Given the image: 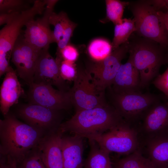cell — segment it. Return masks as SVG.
<instances>
[{
	"label": "cell",
	"instance_id": "6da1fadb",
	"mask_svg": "<svg viewBox=\"0 0 168 168\" xmlns=\"http://www.w3.org/2000/svg\"><path fill=\"white\" fill-rule=\"evenodd\" d=\"M46 135L9 112L0 120V155L10 156L18 165Z\"/></svg>",
	"mask_w": 168,
	"mask_h": 168
},
{
	"label": "cell",
	"instance_id": "7a4b0ae2",
	"mask_svg": "<svg viewBox=\"0 0 168 168\" xmlns=\"http://www.w3.org/2000/svg\"><path fill=\"white\" fill-rule=\"evenodd\" d=\"M128 42L129 58L139 72L141 88L146 87L159 75L161 67L168 63V48L134 32Z\"/></svg>",
	"mask_w": 168,
	"mask_h": 168
},
{
	"label": "cell",
	"instance_id": "3957f363",
	"mask_svg": "<svg viewBox=\"0 0 168 168\" xmlns=\"http://www.w3.org/2000/svg\"><path fill=\"white\" fill-rule=\"evenodd\" d=\"M124 119L110 103L75 112L68 120L63 122L60 130L83 138L100 134L110 130Z\"/></svg>",
	"mask_w": 168,
	"mask_h": 168
},
{
	"label": "cell",
	"instance_id": "277c9868",
	"mask_svg": "<svg viewBox=\"0 0 168 168\" xmlns=\"http://www.w3.org/2000/svg\"><path fill=\"white\" fill-rule=\"evenodd\" d=\"M47 0L35 1L29 9L18 14L0 31V76L9 68L13 47L21 34V29L37 15L44 13Z\"/></svg>",
	"mask_w": 168,
	"mask_h": 168
},
{
	"label": "cell",
	"instance_id": "5b68a950",
	"mask_svg": "<svg viewBox=\"0 0 168 168\" xmlns=\"http://www.w3.org/2000/svg\"><path fill=\"white\" fill-rule=\"evenodd\" d=\"M128 6L134 17L136 27L134 33L168 48V31L154 7L145 0L129 2Z\"/></svg>",
	"mask_w": 168,
	"mask_h": 168
},
{
	"label": "cell",
	"instance_id": "8992f818",
	"mask_svg": "<svg viewBox=\"0 0 168 168\" xmlns=\"http://www.w3.org/2000/svg\"><path fill=\"white\" fill-rule=\"evenodd\" d=\"M94 140L109 153L128 155L137 150L139 146L138 132L124 120L107 131L87 138Z\"/></svg>",
	"mask_w": 168,
	"mask_h": 168
},
{
	"label": "cell",
	"instance_id": "52a82bcc",
	"mask_svg": "<svg viewBox=\"0 0 168 168\" xmlns=\"http://www.w3.org/2000/svg\"><path fill=\"white\" fill-rule=\"evenodd\" d=\"M107 89L110 103L125 121L131 125L132 123L141 120L151 107L161 100L159 96L150 93L138 92L119 94Z\"/></svg>",
	"mask_w": 168,
	"mask_h": 168
},
{
	"label": "cell",
	"instance_id": "ba28073f",
	"mask_svg": "<svg viewBox=\"0 0 168 168\" xmlns=\"http://www.w3.org/2000/svg\"><path fill=\"white\" fill-rule=\"evenodd\" d=\"M128 41L114 50L103 59L90 64L86 70L97 91L105 92L112 86L122 64L121 62L128 53Z\"/></svg>",
	"mask_w": 168,
	"mask_h": 168
},
{
	"label": "cell",
	"instance_id": "9c48e42d",
	"mask_svg": "<svg viewBox=\"0 0 168 168\" xmlns=\"http://www.w3.org/2000/svg\"><path fill=\"white\" fill-rule=\"evenodd\" d=\"M63 111L28 103L18 106L14 114L25 123L47 135L59 129L63 119Z\"/></svg>",
	"mask_w": 168,
	"mask_h": 168
},
{
	"label": "cell",
	"instance_id": "30bf717a",
	"mask_svg": "<svg viewBox=\"0 0 168 168\" xmlns=\"http://www.w3.org/2000/svg\"><path fill=\"white\" fill-rule=\"evenodd\" d=\"M73 85L69 93L75 112L107 104L105 92L97 91L86 69L77 68Z\"/></svg>",
	"mask_w": 168,
	"mask_h": 168
},
{
	"label": "cell",
	"instance_id": "8fae6325",
	"mask_svg": "<svg viewBox=\"0 0 168 168\" xmlns=\"http://www.w3.org/2000/svg\"><path fill=\"white\" fill-rule=\"evenodd\" d=\"M42 50L28 43L21 34L13 47L12 62L18 76L28 86L33 82L35 69Z\"/></svg>",
	"mask_w": 168,
	"mask_h": 168
},
{
	"label": "cell",
	"instance_id": "7c38bea8",
	"mask_svg": "<svg viewBox=\"0 0 168 168\" xmlns=\"http://www.w3.org/2000/svg\"><path fill=\"white\" fill-rule=\"evenodd\" d=\"M58 1L47 0L43 16L36 20H31L25 26L23 35L25 40L39 49H49L50 44L54 43L53 31L50 29L49 20Z\"/></svg>",
	"mask_w": 168,
	"mask_h": 168
},
{
	"label": "cell",
	"instance_id": "4fadbf2b",
	"mask_svg": "<svg viewBox=\"0 0 168 168\" xmlns=\"http://www.w3.org/2000/svg\"><path fill=\"white\" fill-rule=\"evenodd\" d=\"M29 86L27 95L28 103L61 110H68L72 106L69 91H62L54 89L51 85L33 82Z\"/></svg>",
	"mask_w": 168,
	"mask_h": 168
},
{
	"label": "cell",
	"instance_id": "5bb4252c",
	"mask_svg": "<svg viewBox=\"0 0 168 168\" xmlns=\"http://www.w3.org/2000/svg\"><path fill=\"white\" fill-rule=\"evenodd\" d=\"M49 49L42 50L35 69L33 82L54 86L60 91H68L70 89L61 77L58 64Z\"/></svg>",
	"mask_w": 168,
	"mask_h": 168
},
{
	"label": "cell",
	"instance_id": "9a60e30c",
	"mask_svg": "<svg viewBox=\"0 0 168 168\" xmlns=\"http://www.w3.org/2000/svg\"><path fill=\"white\" fill-rule=\"evenodd\" d=\"M140 130L146 136V141L165 133L168 128V101L161 100L144 114Z\"/></svg>",
	"mask_w": 168,
	"mask_h": 168
},
{
	"label": "cell",
	"instance_id": "2e32d148",
	"mask_svg": "<svg viewBox=\"0 0 168 168\" xmlns=\"http://www.w3.org/2000/svg\"><path fill=\"white\" fill-rule=\"evenodd\" d=\"M108 88L119 94L140 92L139 72L129 58L121 65L112 86Z\"/></svg>",
	"mask_w": 168,
	"mask_h": 168
},
{
	"label": "cell",
	"instance_id": "e0dca14e",
	"mask_svg": "<svg viewBox=\"0 0 168 168\" xmlns=\"http://www.w3.org/2000/svg\"><path fill=\"white\" fill-rule=\"evenodd\" d=\"M16 71L10 66L5 74L0 89V109L4 116L11 107L17 103L24 91Z\"/></svg>",
	"mask_w": 168,
	"mask_h": 168
},
{
	"label": "cell",
	"instance_id": "ac0fdd59",
	"mask_svg": "<svg viewBox=\"0 0 168 168\" xmlns=\"http://www.w3.org/2000/svg\"><path fill=\"white\" fill-rule=\"evenodd\" d=\"M63 134L59 129L46 135L38 145L46 168H63L61 146Z\"/></svg>",
	"mask_w": 168,
	"mask_h": 168
},
{
	"label": "cell",
	"instance_id": "d6986e66",
	"mask_svg": "<svg viewBox=\"0 0 168 168\" xmlns=\"http://www.w3.org/2000/svg\"><path fill=\"white\" fill-rule=\"evenodd\" d=\"M83 138L77 135L62 136L61 146L63 168H83Z\"/></svg>",
	"mask_w": 168,
	"mask_h": 168
},
{
	"label": "cell",
	"instance_id": "ffe728a7",
	"mask_svg": "<svg viewBox=\"0 0 168 168\" xmlns=\"http://www.w3.org/2000/svg\"><path fill=\"white\" fill-rule=\"evenodd\" d=\"M148 158L155 168H168V134L164 133L146 141Z\"/></svg>",
	"mask_w": 168,
	"mask_h": 168
},
{
	"label": "cell",
	"instance_id": "44dd1931",
	"mask_svg": "<svg viewBox=\"0 0 168 168\" xmlns=\"http://www.w3.org/2000/svg\"><path fill=\"white\" fill-rule=\"evenodd\" d=\"M88 139L90 150L83 168H113L110 153L101 148L94 140Z\"/></svg>",
	"mask_w": 168,
	"mask_h": 168
},
{
	"label": "cell",
	"instance_id": "7402d4cb",
	"mask_svg": "<svg viewBox=\"0 0 168 168\" xmlns=\"http://www.w3.org/2000/svg\"><path fill=\"white\" fill-rule=\"evenodd\" d=\"M135 31L133 19H123L121 23L115 25L114 36L111 43L112 51L127 42L132 34Z\"/></svg>",
	"mask_w": 168,
	"mask_h": 168
},
{
	"label": "cell",
	"instance_id": "603a6c76",
	"mask_svg": "<svg viewBox=\"0 0 168 168\" xmlns=\"http://www.w3.org/2000/svg\"><path fill=\"white\" fill-rule=\"evenodd\" d=\"M112 165L113 168H155L150 160L144 157L138 149L118 160Z\"/></svg>",
	"mask_w": 168,
	"mask_h": 168
},
{
	"label": "cell",
	"instance_id": "cb8c5ba5",
	"mask_svg": "<svg viewBox=\"0 0 168 168\" xmlns=\"http://www.w3.org/2000/svg\"><path fill=\"white\" fill-rule=\"evenodd\" d=\"M106 16L100 21L106 23L110 21L114 25L121 23L122 21L124 9L128 6L129 2L119 0H105Z\"/></svg>",
	"mask_w": 168,
	"mask_h": 168
},
{
	"label": "cell",
	"instance_id": "d4e9b609",
	"mask_svg": "<svg viewBox=\"0 0 168 168\" xmlns=\"http://www.w3.org/2000/svg\"><path fill=\"white\" fill-rule=\"evenodd\" d=\"M112 51L111 44L103 39H94L90 43L88 48V54L94 61L103 59Z\"/></svg>",
	"mask_w": 168,
	"mask_h": 168
},
{
	"label": "cell",
	"instance_id": "484cf974",
	"mask_svg": "<svg viewBox=\"0 0 168 168\" xmlns=\"http://www.w3.org/2000/svg\"><path fill=\"white\" fill-rule=\"evenodd\" d=\"M35 1L0 0V13H20L31 7Z\"/></svg>",
	"mask_w": 168,
	"mask_h": 168
},
{
	"label": "cell",
	"instance_id": "4316f807",
	"mask_svg": "<svg viewBox=\"0 0 168 168\" xmlns=\"http://www.w3.org/2000/svg\"><path fill=\"white\" fill-rule=\"evenodd\" d=\"M69 19L67 13L61 12L58 13L54 12L49 18V23L54 26L53 31L54 43H57L62 37L64 30Z\"/></svg>",
	"mask_w": 168,
	"mask_h": 168
},
{
	"label": "cell",
	"instance_id": "83f0119b",
	"mask_svg": "<svg viewBox=\"0 0 168 168\" xmlns=\"http://www.w3.org/2000/svg\"><path fill=\"white\" fill-rule=\"evenodd\" d=\"M18 166L19 168H46L38 146L30 151Z\"/></svg>",
	"mask_w": 168,
	"mask_h": 168
},
{
	"label": "cell",
	"instance_id": "f1b7e54d",
	"mask_svg": "<svg viewBox=\"0 0 168 168\" xmlns=\"http://www.w3.org/2000/svg\"><path fill=\"white\" fill-rule=\"evenodd\" d=\"M59 66L60 75L65 81H73L77 73V68L74 63L56 57L55 58Z\"/></svg>",
	"mask_w": 168,
	"mask_h": 168
},
{
	"label": "cell",
	"instance_id": "f546056e",
	"mask_svg": "<svg viewBox=\"0 0 168 168\" xmlns=\"http://www.w3.org/2000/svg\"><path fill=\"white\" fill-rule=\"evenodd\" d=\"M77 25V24L72 21L70 19L68 20L62 37L57 43L58 47L56 53L60 52L69 43L70 39Z\"/></svg>",
	"mask_w": 168,
	"mask_h": 168
},
{
	"label": "cell",
	"instance_id": "4dcf8cb0",
	"mask_svg": "<svg viewBox=\"0 0 168 168\" xmlns=\"http://www.w3.org/2000/svg\"><path fill=\"white\" fill-rule=\"evenodd\" d=\"M56 57L63 60L74 63L77 59L79 53L76 48L69 43L60 52L56 53Z\"/></svg>",
	"mask_w": 168,
	"mask_h": 168
},
{
	"label": "cell",
	"instance_id": "1f68e13d",
	"mask_svg": "<svg viewBox=\"0 0 168 168\" xmlns=\"http://www.w3.org/2000/svg\"><path fill=\"white\" fill-rule=\"evenodd\" d=\"M152 83L163 93L168 98V68L161 74H159L152 81Z\"/></svg>",
	"mask_w": 168,
	"mask_h": 168
},
{
	"label": "cell",
	"instance_id": "d6a6232c",
	"mask_svg": "<svg viewBox=\"0 0 168 168\" xmlns=\"http://www.w3.org/2000/svg\"><path fill=\"white\" fill-rule=\"evenodd\" d=\"M0 168H19L16 161L9 156L0 155Z\"/></svg>",
	"mask_w": 168,
	"mask_h": 168
},
{
	"label": "cell",
	"instance_id": "836d02e7",
	"mask_svg": "<svg viewBox=\"0 0 168 168\" xmlns=\"http://www.w3.org/2000/svg\"><path fill=\"white\" fill-rule=\"evenodd\" d=\"M148 1L157 11L168 12V0H148Z\"/></svg>",
	"mask_w": 168,
	"mask_h": 168
},
{
	"label": "cell",
	"instance_id": "e575fe53",
	"mask_svg": "<svg viewBox=\"0 0 168 168\" xmlns=\"http://www.w3.org/2000/svg\"><path fill=\"white\" fill-rule=\"evenodd\" d=\"M18 13H0V26L7 24Z\"/></svg>",
	"mask_w": 168,
	"mask_h": 168
},
{
	"label": "cell",
	"instance_id": "d590c367",
	"mask_svg": "<svg viewBox=\"0 0 168 168\" xmlns=\"http://www.w3.org/2000/svg\"><path fill=\"white\" fill-rule=\"evenodd\" d=\"M157 14L168 31V12L157 11Z\"/></svg>",
	"mask_w": 168,
	"mask_h": 168
}]
</instances>
